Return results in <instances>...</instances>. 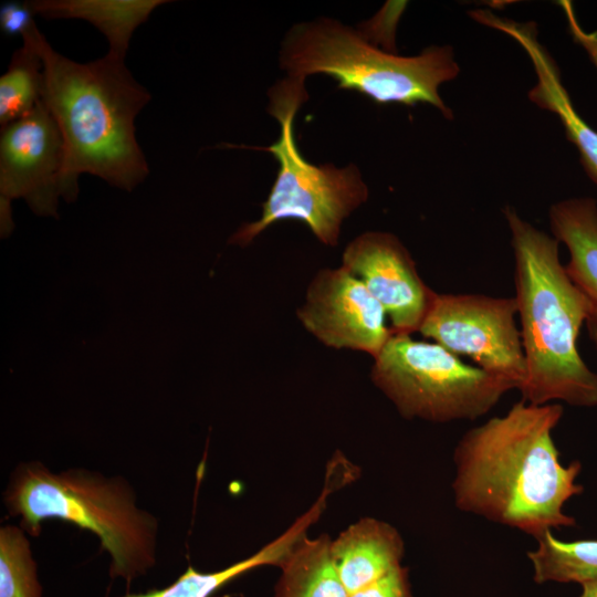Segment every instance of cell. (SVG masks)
Here are the masks:
<instances>
[{"label": "cell", "mask_w": 597, "mask_h": 597, "mask_svg": "<svg viewBox=\"0 0 597 597\" xmlns=\"http://www.w3.org/2000/svg\"><path fill=\"white\" fill-rule=\"evenodd\" d=\"M563 412L561 404L522 399L468 430L453 454L455 506L533 537L575 525L564 505L584 490L576 483L582 465H564L552 437Z\"/></svg>", "instance_id": "1"}, {"label": "cell", "mask_w": 597, "mask_h": 597, "mask_svg": "<svg viewBox=\"0 0 597 597\" xmlns=\"http://www.w3.org/2000/svg\"><path fill=\"white\" fill-rule=\"evenodd\" d=\"M28 36L43 62L41 101L63 139L60 195L73 202L82 174L132 191L149 174L136 139L135 119L150 101L125 65L106 53L78 63L56 52L34 23Z\"/></svg>", "instance_id": "2"}, {"label": "cell", "mask_w": 597, "mask_h": 597, "mask_svg": "<svg viewBox=\"0 0 597 597\" xmlns=\"http://www.w3.org/2000/svg\"><path fill=\"white\" fill-rule=\"evenodd\" d=\"M511 233L517 314L526 363L519 388L533 405L563 401L597 407V373L577 348L580 328L591 316L587 297L561 263L554 238L522 219L513 207L503 209Z\"/></svg>", "instance_id": "3"}, {"label": "cell", "mask_w": 597, "mask_h": 597, "mask_svg": "<svg viewBox=\"0 0 597 597\" xmlns=\"http://www.w3.org/2000/svg\"><path fill=\"white\" fill-rule=\"evenodd\" d=\"M20 527L36 537L46 520L57 519L94 533L111 556L109 576L129 585L156 564L158 521L136 505L122 476L83 468L52 472L40 461L19 463L3 493Z\"/></svg>", "instance_id": "4"}, {"label": "cell", "mask_w": 597, "mask_h": 597, "mask_svg": "<svg viewBox=\"0 0 597 597\" xmlns=\"http://www.w3.org/2000/svg\"><path fill=\"white\" fill-rule=\"evenodd\" d=\"M280 67L289 77L323 74L339 88L356 91L379 105L428 104L447 119L453 114L439 86L460 72L449 45L426 48L416 56L378 49L360 31L331 18L294 24L280 49Z\"/></svg>", "instance_id": "5"}, {"label": "cell", "mask_w": 597, "mask_h": 597, "mask_svg": "<svg viewBox=\"0 0 597 597\" xmlns=\"http://www.w3.org/2000/svg\"><path fill=\"white\" fill-rule=\"evenodd\" d=\"M304 84L305 80L286 76L269 91L268 112L281 126L275 143L266 147L226 145L269 151L279 164L260 219L243 223L230 237L229 244L247 247L276 221L294 219L304 222L323 244L336 247L343 221L368 200V187L355 164L344 168L315 165L300 153L293 123L308 98Z\"/></svg>", "instance_id": "6"}, {"label": "cell", "mask_w": 597, "mask_h": 597, "mask_svg": "<svg viewBox=\"0 0 597 597\" xmlns=\"http://www.w3.org/2000/svg\"><path fill=\"white\" fill-rule=\"evenodd\" d=\"M371 379L402 417L440 423L480 418L517 389L437 343L400 333H392L374 357Z\"/></svg>", "instance_id": "7"}, {"label": "cell", "mask_w": 597, "mask_h": 597, "mask_svg": "<svg viewBox=\"0 0 597 597\" xmlns=\"http://www.w3.org/2000/svg\"><path fill=\"white\" fill-rule=\"evenodd\" d=\"M515 297L483 294H436L419 328L455 355L522 386L526 363L521 332L515 323Z\"/></svg>", "instance_id": "8"}, {"label": "cell", "mask_w": 597, "mask_h": 597, "mask_svg": "<svg viewBox=\"0 0 597 597\" xmlns=\"http://www.w3.org/2000/svg\"><path fill=\"white\" fill-rule=\"evenodd\" d=\"M304 328L327 347L373 357L391 336L386 313L364 283L343 266L320 270L296 311Z\"/></svg>", "instance_id": "9"}, {"label": "cell", "mask_w": 597, "mask_h": 597, "mask_svg": "<svg viewBox=\"0 0 597 597\" xmlns=\"http://www.w3.org/2000/svg\"><path fill=\"white\" fill-rule=\"evenodd\" d=\"M63 159L62 135L40 100L29 114L1 127L0 196L22 198L36 216L57 219Z\"/></svg>", "instance_id": "10"}, {"label": "cell", "mask_w": 597, "mask_h": 597, "mask_svg": "<svg viewBox=\"0 0 597 597\" xmlns=\"http://www.w3.org/2000/svg\"><path fill=\"white\" fill-rule=\"evenodd\" d=\"M341 266L359 279L379 302L392 333L419 332L437 293L423 282L398 237L383 231L357 235L346 245Z\"/></svg>", "instance_id": "11"}, {"label": "cell", "mask_w": 597, "mask_h": 597, "mask_svg": "<svg viewBox=\"0 0 597 597\" xmlns=\"http://www.w3.org/2000/svg\"><path fill=\"white\" fill-rule=\"evenodd\" d=\"M469 15L485 27L505 33L523 48L537 78L536 84L528 91L530 101L559 118L566 138L579 153L586 174L597 185V132L575 109L562 83L555 60L538 41L536 23L517 22L488 9L470 11Z\"/></svg>", "instance_id": "12"}, {"label": "cell", "mask_w": 597, "mask_h": 597, "mask_svg": "<svg viewBox=\"0 0 597 597\" xmlns=\"http://www.w3.org/2000/svg\"><path fill=\"white\" fill-rule=\"evenodd\" d=\"M329 549L337 575L352 594L400 566L404 541L390 524L365 517L332 540Z\"/></svg>", "instance_id": "13"}, {"label": "cell", "mask_w": 597, "mask_h": 597, "mask_svg": "<svg viewBox=\"0 0 597 597\" xmlns=\"http://www.w3.org/2000/svg\"><path fill=\"white\" fill-rule=\"evenodd\" d=\"M333 490L325 485L316 502L302 514L282 535L270 542L248 558L241 559L220 570L202 573L188 566L176 582L163 589L140 594H126L123 597H210L214 591L242 574L260 566H282L297 544L306 537L308 527L325 510Z\"/></svg>", "instance_id": "14"}, {"label": "cell", "mask_w": 597, "mask_h": 597, "mask_svg": "<svg viewBox=\"0 0 597 597\" xmlns=\"http://www.w3.org/2000/svg\"><path fill=\"white\" fill-rule=\"evenodd\" d=\"M553 237L569 252L565 270L591 306L597 323V202L580 197L561 200L548 211Z\"/></svg>", "instance_id": "15"}, {"label": "cell", "mask_w": 597, "mask_h": 597, "mask_svg": "<svg viewBox=\"0 0 597 597\" xmlns=\"http://www.w3.org/2000/svg\"><path fill=\"white\" fill-rule=\"evenodd\" d=\"M168 0H32V13L46 19H82L93 24L108 41V52L124 59L134 31Z\"/></svg>", "instance_id": "16"}, {"label": "cell", "mask_w": 597, "mask_h": 597, "mask_svg": "<svg viewBox=\"0 0 597 597\" xmlns=\"http://www.w3.org/2000/svg\"><path fill=\"white\" fill-rule=\"evenodd\" d=\"M331 538H303L282 564L275 597H348L331 557Z\"/></svg>", "instance_id": "17"}, {"label": "cell", "mask_w": 597, "mask_h": 597, "mask_svg": "<svg viewBox=\"0 0 597 597\" xmlns=\"http://www.w3.org/2000/svg\"><path fill=\"white\" fill-rule=\"evenodd\" d=\"M537 545L527 553L534 580L584 584L597 580V541L562 542L551 530L534 537Z\"/></svg>", "instance_id": "18"}, {"label": "cell", "mask_w": 597, "mask_h": 597, "mask_svg": "<svg viewBox=\"0 0 597 597\" xmlns=\"http://www.w3.org/2000/svg\"><path fill=\"white\" fill-rule=\"evenodd\" d=\"M0 77V125L29 114L41 100L43 62L28 36Z\"/></svg>", "instance_id": "19"}, {"label": "cell", "mask_w": 597, "mask_h": 597, "mask_svg": "<svg viewBox=\"0 0 597 597\" xmlns=\"http://www.w3.org/2000/svg\"><path fill=\"white\" fill-rule=\"evenodd\" d=\"M0 597H42L30 542L15 525L0 528Z\"/></svg>", "instance_id": "20"}, {"label": "cell", "mask_w": 597, "mask_h": 597, "mask_svg": "<svg viewBox=\"0 0 597 597\" xmlns=\"http://www.w3.org/2000/svg\"><path fill=\"white\" fill-rule=\"evenodd\" d=\"M348 597H411L407 570L400 565Z\"/></svg>", "instance_id": "21"}, {"label": "cell", "mask_w": 597, "mask_h": 597, "mask_svg": "<svg viewBox=\"0 0 597 597\" xmlns=\"http://www.w3.org/2000/svg\"><path fill=\"white\" fill-rule=\"evenodd\" d=\"M33 13L25 3L6 2L0 7V28L7 36L23 35L33 24Z\"/></svg>", "instance_id": "22"}, {"label": "cell", "mask_w": 597, "mask_h": 597, "mask_svg": "<svg viewBox=\"0 0 597 597\" xmlns=\"http://www.w3.org/2000/svg\"><path fill=\"white\" fill-rule=\"evenodd\" d=\"M567 21L569 33L587 53L589 60L597 70V30L586 31L582 28L575 15L573 3L568 0L557 1Z\"/></svg>", "instance_id": "23"}, {"label": "cell", "mask_w": 597, "mask_h": 597, "mask_svg": "<svg viewBox=\"0 0 597 597\" xmlns=\"http://www.w3.org/2000/svg\"><path fill=\"white\" fill-rule=\"evenodd\" d=\"M11 201L0 196V235L2 239L8 238L14 229Z\"/></svg>", "instance_id": "24"}, {"label": "cell", "mask_w": 597, "mask_h": 597, "mask_svg": "<svg viewBox=\"0 0 597 597\" xmlns=\"http://www.w3.org/2000/svg\"><path fill=\"white\" fill-rule=\"evenodd\" d=\"M579 597H597V580L582 584Z\"/></svg>", "instance_id": "25"}, {"label": "cell", "mask_w": 597, "mask_h": 597, "mask_svg": "<svg viewBox=\"0 0 597 597\" xmlns=\"http://www.w3.org/2000/svg\"><path fill=\"white\" fill-rule=\"evenodd\" d=\"M586 326H587L589 338L595 345L596 350H597V323L594 321H587Z\"/></svg>", "instance_id": "26"}]
</instances>
